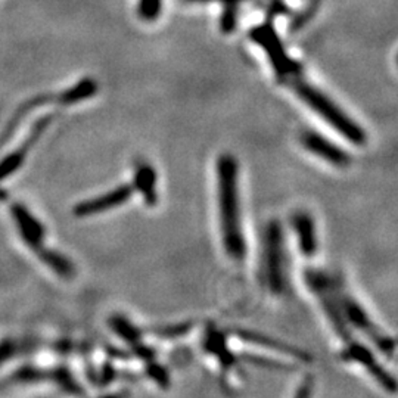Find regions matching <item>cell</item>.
<instances>
[{"mask_svg": "<svg viewBox=\"0 0 398 398\" xmlns=\"http://www.w3.org/2000/svg\"><path fill=\"white\" fill-rule=\"evenodd\" d=\"M216 174L223 246L230 260L242 261L246 255V241L241 218L238 159L230 154L220 155Z\"/></svg>", "mask_w": 398, "mask_h": 398, "instance_id": "1", "label": "cell"}, {"mask_svg": "<svg viewBox=\"0 0 398 398\" xmlns=\"http://www.w3.org/2000/svg\"><path fill=\"white\" fill-rule=\"evenodd\" d=\"M291 84L295 95L308 108H312L316 114H319L320 118L325 120L333 130H337L341 136H344L348 142L357 146H363L366 143L367 136L365 129L360 127L353 118L348 117L332 99L323 95L316 87L298 80L296 77L291 80Z\"/></svg>", "mask_w": 398, "mask_h": 398, "instance_id": "2", "label": "cell"}, {"mask_svg": "<svg viewBox=\"0 0 398 398\" xmlns=\"http://www.w3.org/2000/svg\"><path fill=\"white\" fill-rule=\"evenodd\" d=\"M286 254L283 229L278 220H271L264 233L263 270L267 288L276 295L286 288Z\"/></svg>", "mask_w": 398, "mask_h": 398, "instance_id": "3", "label": "cell"}, {"mask_svg": "<svg viewBox=\"0 0 398 398\" xmlns=\"http://www.w3.org/2000/svg\"><path fill=\"white\" fill-rule=\"evenodd\" d=\"M250 37L264 49L279 80H292L300 74V64H296V62L286 54L279 35L276 34V30L273 29L270 22L253 29Z\"/></svg>", "mask_w": 398, "mask_h": 398, "instance_id": "4", "label": "cell"}, {"mask_svg": "<svg viewBox=\"0 0 398 398\" xmlns=\"http://www.w3.org/2000/svg\"><path fill=\"white\" fill-rule=\"evenodd\" d=\"M338 295H340V305H341V312H342L344 319L350 321L354 328L365 332L367 337L376 344V347L385 356L392 357L394 350H395V342L392 341V338H390L388 335H385L375 325V323L370 320V317L365 312V308L360 305L353 296L341 294L340 291H338Z\"/></svg>", "mask_w": 398, "mask_h": 398, "instance_id": "5", "label": "cell"}, {"mask_svg": "<svg viewBox=\"0 0 398 398\" xmlns=\"http://www.w3.org/2000/svg\"><path fill=\"white\" fill-rule=\"evenodd\" d=\"M300 141H301V145L310 154H313L319 157L320 159L326 161V163H329L333 167L345 168L351 163V157L348 155L341 146L326 139L325 136L315 130L303 132Z\"/></svg>", "mask_w": 398, "mask_h": 398, "instance_id": "6", "label": "cell"}, {"mask_svg": "<svg viewBox=\"0 0 398 398\" xmlns=\"http://www.w3.org/2000/svg\"><path fill=\"white\" fill-rule=\"evenodd\" d=\"M133 184H121L116 189H111L104 195H99L93 199L79 202L74 207L72 213L77 217H90L96 214L106 213V211L126 204L133 195Z\"/></svg>", "mask_w": 398, "mask_h": 398, "instance_id": "7", "label": "cell"}, {"mask_svg": "<svg viewBox=\"0 0 398 398\" xmlns=\"http://www.w3.org/2000/svg\"><path fill=\"white\" fill-rule=\"evenodd\" d=\"M348 342L350 344H348V347L344 350L342 358L348 360V362H357L360 365H363L369 370L370 375L373 378H376V381L382 385L385 390L394 392L395 385H397L395 379L390 375L387 369H383L378 363V360L375 358V356L370 353L369 348H366L362 344L353 342V341H348Z\"/></svg>", "mask_w": 398, "mask_h": 398, "instance_id": "8", "label": "cell"}, {"mask_svg": "<svg viewBox=\"0 0 398 398\" xmlns=\"http://www.w3.org/2000/svg\"><path fill=\"white\" fill-rule=\"evenodd\" d=\"M10 213L17 223V228L24 242H26L30 248H33V250L40 248L43 245V239L46 234V230L42 223L30 213L26 205L22 204L12 205Z\"/></svg>", "mask_w": 398, "mask_h": 398, "instance_id": "9", "label": "cell"}, {"mask_svg": "<svg viewBox=\"0 0 398 398\" xmlns=\"http://www.w3.org/2000/svg\"><path fill=\"white\" fill-rule=\"evenodd\" d=\"M292 228L296 233L298 248L303 255L313 257L317 253V233L313 217L305 211H298L292 216Z\"/></svg>", "mask_w": 398, "mask_h": 398, "instance_id": "10", "label": "cell"}, {"mask_svg": "<svg viewBox=\"0 0 398 398\" xmlns=\"http://www.w3.org/2000/svg\"><path fill=\"white\" fill-rule=\"evenodd\" d=\"M133 186L138 191L143 201L148 205H155L158 201V192H157V171L155 168L146 163V161H141L134 167V177H133Z\"/></svg>", "mask_w": 398, "mask_h": 398, "instance_id": "11", "label": "cell"}, {"mask_svg": "<svg viewBox=\"0 0 398 398\" xmlns=\"http://www.w3.org/2000/svg\"><path fill=\"white\" fill-rule=\"evenodd\" d=\"M238 337L245 341V342H250V344H255L260 347H264V348H271V350H276L285 356H289L294 357L296 360H303V362H307L312 357H310L305 351L300 350V348H295L294 345H289L286 342L278 341L275 338H270L266 337V335H261L257 332H251V331H238Z\"/></svg>", "mask_w": 398, "mask_h": 398, "instance_id": "12", "label": "cell"}, {"mask_svg": "<svg viewBox=\"0 0 398 398\" xmlns=\"http://www.w3.org/2000/svg\"><path fill=\"white\" fill-rule=\"evenodd\" d=\"M35 251L39 254V258L43 263L49 269H52L56 275L68 279L76 275V266H74L72 261L67 258L64 254H61L55 250H49V248H45L43 245L40 248H37Z\"/></svg>", "mask_w": 398, "mask_h": 398, "instance_id": "13", "label": "cell"}, {"mask_svg": "<svg viewBox=\"0 0 398 398\" xmlns=\"http://www.w3.org/2000/svg\"><path fill=\"white\" fill-rule=\"evenodd\" d=\"M96 92H97V83L93 79H83L81 81L67 89L65 92H62L58 99L62 105H74L84 101V99L95 96Z\"/></svg>", "mask_w": 398, "mask_h": 398, "instance_id": "14", "label": "cell"}, {"mask_svg": "<svg viewBox=\"0 0 398 398\" xmlns=\"http://www.w3.org/2000/svg\"><path fill=\"white\" fill-rule=\"evenodd\" d=\"M109 326L124 341H127L133 345L141 341V331L136 328L133 323L130 320H127L126 317H122L120 315L113 316L109 320Z\"/></svg>", "mask_w": 398, "mask_h": 398, "instance_id": "15", "label": "cell"}, {"mask_svg": "<svg viewBox=\"0 0 398 398\" xmlns=\"http://www.w3.org/2000/svg\"><path fill=\"white\" fill-rule=\"evenodd\" d=\"M51 379H54L59 387L71 394H80L83 392V390L80 388V385L77 383V381L74 379V376L71 375V372L65 367H56L54 370H51Z\"/></svg>", "mask_w": 398, "mask_h": 398, "instance_id": "16", "label": "cell"}, {"mask_svg": "<svg viewBox=\"0 0 398 398\" xmlns=\"http://www.w3.org/2000/svg\"><path fill=\"white\" fill-rule=\"evenodd\" d=\"M26 151L24 149H17L15 152L9 154L0 161V182H3L6 177H9L12 173H15L24 163V158H26Z\"/></svg>", "mask_w": 398, "mask_h": 398, "instance_id": "17", "label": "cell"}, {"mask_svg": "<svg viewBox=\"0 0 398 398\" xmlns=\"http://www.w3.org/2000/svg\"><path fill=\"white\" fill-rule=\"evenodd\" d=\"M12 379L17 382H39L45 379H51V372L34 366H24L14 373Z\"/></svg>", "mask_w": 398, "mask_h": 398, "instance_id": "18", "label": "cell"}, {"mask_svg": "<svg viewBox=\"0 0 398 398\" xmlns=\"http://www.w3.org/2000/svg\"><path fill=\"white\" fill-rule=\"evenodd\" d=\"M320 2L321 0H310L307 8L301 12V14H298L292 22H291V26H289V33H298L301 29H304L308 21H312L316 15V12L320 6Z\"/></svg>", "mask_w": 398, "mask_h": 398, "instance_id": "19", "label": "cell"}, {"mask_svg": "<svg viewBox=\"0 0 398 398\" xmlns=\"http://www.w3.org/2000/svg\"><path fill=\"white\" fill-rule=\"evenodd\" d=\"M236 21H238V3H225V9L220 17V30L229 34L236 29Z\"/></svg>", "mask_w": 398, "mask_h": 398, "instance_id": "20", "label": "cell"}, {"mask_svg": "<svg viewBox=\"0 0 398 398\" xmlns=\"http://www.w3.org/2000/svg\"><path fill=\"white\" fill-rule=\"evenodd\" d=\"M161 0H141L139 15L146 21H154L161 12Z\"/></svg>", "mask_w": 398, "mask_h": 398, "instance_id": "21", "label": "cell"}, {"mask_svg": "<svg viewBox=\"0 0 398 398\" xmlns=\"http://www.w3.org/2000/svg\"><path fill=\"white\" fill-rule=\"evenodd\" d=\"M17 353V345L10 338H5L3 341H0V366L5 362H8L9 358H12Z\"/></svg>", "mask_w": 398, "mask_h": 398, "instance_id": "22", "label": "cell"}, {"mask_svg": "<svg viewBox=\"0 0 398 398\" xmlns=\"http://www.w3.org/2000/svg\"><path fill=\"white\" fill-rule=\"evenodd\" d=\"M148 375L151 376L152 379H155L159 385H166L168 383V375H167V372L163 366H157L154 363H151L148 366Z\"/></svg>", "mask_w": 398, "mask_h": 398, "instance_id": "23", "label": "cell"}, {"mask_svg": "<svg viewBox=\"0 0 398 398\" xmlns=\"http://www.w3.org/2000/svg\"><path fill=\"white\" fill-rule=\"evenodd\" d=\"M191 331V325L188 323H183V325H176V326H170L166 329H161L158 333L159 335H166V337H180V335L188 333Z\"/></svg>", "mask_w": 398, "mask_h": 398, "instance_id": "24", "label": "cell"}, {"mask_svg": "<svg viewBox=\"0 0 398 398\" xmlns=\"http://www.w3.org/2000/svg\"><path fill=\"white\" fill-rule=\"evenodd\" d=\"M245 358L250 360L251 363L254 365H258V366H263V367H269V369H282L283 366L276 363V362H273V360H267V358H263V357H260V356H245Z\"/></svg>", "mask_w": 398, "mask_h": 398, "instance_id": "25", "label": "cell"}, {"mask_svg": "<svg viewBox=\"0 0 398 398\" xmlns=\"http://www.w3.org/2000/svg\"><path fill=\"white\" fill-rule=\"evenodd\" d=\"M136 345V354H138L139 357L145 358V360H152L155 357V350L151 347H146V345H139L138 344H134Z\"/></svg>", "mask_w": 398, "mask_h": 398, "instance_id": "26", "label": "cell"}, {"mask_svg": "<svg viewBox=\"0 0 398 398\" xmlns=\"http://www.w3.org/2000/svg\"><path fill=\"white\" fill-rule=\"evenodd\" d=\"M114 375H116L114 367H113V366H109V365H106V366H104L102 375H99V378H101V381H102L104 383H108V382H111V381L114 379Z\"/></svg>", "mask_w": 398, "mask_h": 398, "instance_id": "27", "label": "cell"}, {"mask_svg": "<svg viewBox=\"0 0 398 398\" xmlns=\"http://www.w3.org/2000/svg\"><path fill=\"white\" fill-rule=\"evenodd\" d=\"M199 2H209V0H199ZM217 2H223V3H239L241 0H217Z\"/></svg>", "mask_w": 398, "mask_h": 398, "instance_id": "28", "label": "cell"}]
</instances>
